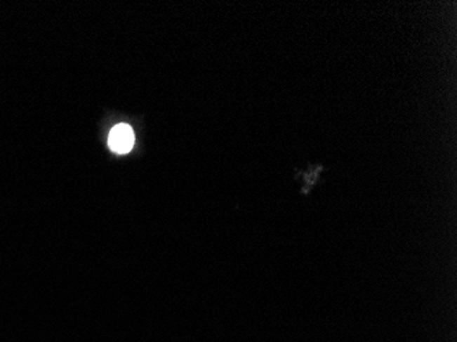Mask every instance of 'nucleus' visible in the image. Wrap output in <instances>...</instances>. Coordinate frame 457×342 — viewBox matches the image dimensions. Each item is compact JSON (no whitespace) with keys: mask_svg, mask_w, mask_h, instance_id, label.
Wrapping results in <instances>:
<instances>
[{"mask_svg":"<svg viewBox=\"0 0 457 342\" xmlns=\"http://www.w3.org/2000/svg\"><path fill=\"white\" fill-rule=\"evenodd\" d=\"M110 148L117 154H128L135 145V133L129 125H117L108 137Z\"/></svg>","mask_w":457,"mask_h":342,"instance_id":"1","label":"nucleus"}]
</instances>
